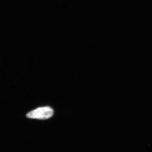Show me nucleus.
Wrapping results in <instances>:
<instances>
[{
    "instance_id": "1",
    "label": "nucleus",
    "mask_w": 152,
    "mask_h": 152,
    "mask_svg": "<svg viewBox=\"0 0 152 152\" xmlns=\"http://www.w3.org/2000/svg\"><path fill=\"white\" fill-rule=\"evenodd\" d=\"M53 110L50 107H42L28 113L26 116L29 118L46 120L53 116Z\"/></svg>"
}]
</instances>
